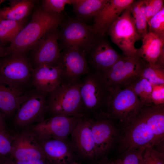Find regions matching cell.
<instances>
[{
    "label": "cell",
    "instance_id": "cell-1",
    "mask_svg": "<svg viewBox=\"0 0 164 164\" xmlns=\"http://www.w3.org/2000/svg\"><path fill=\"white\" fill-rule=\"evenodd\" d=\"M63 20L60 13H52L44 11L40 7L36 9L29 22L25 26L7 47L8 54L24 53L32 49L46 33L58 27Z\"/></svg>",
    "mask_w": 164,
    "mask_h": 164
},
{
    "label": "cell",
    "instance_id": "cell-2",
    "mask_svg": "<svg viewBox=\"0 0 164 164\" xmlns=\"http://www.w3.org/2000/svg\"><path fill=\"white\" fill-rule=\"evenodd\" d=\"M80 80L62 83L48 95V111L52 116H84L80 92Z\"/></svg>",
    "mask_w": 164,
    "mask_h": 164
},
{
    "label": "cell",
    "instance_id": "cell-3",
    "mask_svg": "<svg viewBox=\"0 0 164 164\" xmlns=\"http://www.w3.org/2000/svg\"><path fill=\"white\" fill-rule=\"evenodd\" d=\"M0 59V82L14 89L24 92L31 83L32 68L25 54L11 53Z\"/></svg>",
    "mask_w": 164,
    "mask_h": 164
},
{
    "label": "cell",
    "instance_id": "cell-4",
    "mask_svg": "<svg viewBox=\"0 0 164 164\" xmlns=\"http://www.w3.org/2000/svg\"><path fill=\"white\" fill-rule=\"evenodd\" d=\"M48 95L36 89L25 92L13 119L18 128L25 129L45 119Z\"/></svg>",
    "mask_w": 164,
    "mask_h": 164
},
{
    "label": "cell",
    "instance_id": "cell-5",
    "mask_svg": "<svg viewBox=\"0 0 164 164\" xmlns=\"http://www.w3.org/2000/svg\"><path fill=\"white\" fill-rule=\"evenodd\" d=\"M144 105L131 86L124 89L110 88L105 114L109 118L127 123L138 114Z\"/></svg>",
    "mask_w": 164,
    "mask_h": 164
},
{
    "label": "cell",
    "instance_id": "cell-6",
    "mask_svg": "<svg viewBox=\"0 0 164 164\" xmlns=\"http://www.w3.org/2000/svg\"><path fill=\"white\" fill-rule=\"evenodd\" d=\"M59 40L63 49H77L86 56L96 40L91 26L77 19L63 20L60 24Z\"/></svg>",
    "mask_w": 164,
    "mask_h": 164
},
{
    "label": "cell",
    "instance_id": "cell-7",
    "mask_svg": "<svg viewBox=\"0 0 164 164\" xmlns=\"http://www.w3.org/2000/svg\"><path fill=\"white\" fill-rule=\"evenodd\" d=\"M147 64L139 57L122 55L110 69L102 73L109 88L124 89L140 78L142 70Z\"/></svg>",
    "mask_w": 164,
    "mask_h": 164
},
{
    "label": "cell",
    "instance_id": "cell-8",
    "mask_svg": "<svg viewBox=\"0 0 164 164\" xmlns=\"http://www.w3.org/2000/svg\"><path fill=\"white\" fill-rule=\"evenodd\" d=\"M128 7L111 26L107 33L111 41L122 51L123 55L138 57L135 43L141 39Z\"/></svg>",
    "mask_w": 164,
    "mask_h": 164
},
{
    "label": "cell",
    "instance_id": "cell-9",
    "mask_svg": "<svg viewBox=\"0 0 164 164\" xmlns=\"http://www.w3.org/2000/svg\"><path fill=\"white\" fill-rule=\"evenodd\" d=\"M80 81V92L84 112H94L106 107L110 88L102 73H89Z\"/></svg>",
    "mask_w": 164,
    "mask_h": 164
},
{
    "label": "cell",
    "instance_id": "cell-10",
    "mask_svg": "<svg viewBox=\"0 0 164 164\" xmlns=\"http://www.w3.org/2000/svg\"><path fill=\"white\" fill-rule=\"evenodd\" d=\"M84 117L53 116L26 128L38 142L50 139L66 140Z\"/></svg>",
    "mask_w": 164,
    "mask_h": 164
},
{
    "label": "cell",
    "instance_id": "cell-11",
    "mask_svg": "<svg viewBox=\"0 0 164 164\" xmlns=\"http://www.w3.org/2000/svg\"><path fill=\"white\" fill-rule=\"evenodd\" d=\"M59 63L61 67L62 83L70 84L80 80L81 77L89 73L85 54L73 48L63 49L61 52Z\"/></svg>",
    "mask_w": 164,
    "mask_h": 164
},
{
    "label": "cell",
    "instance_id": "cell-12",
    "mask_svg": "<svg viewBox=\"0 0 164 164\" xmlns=\"http://www.w3.org/2000/svg\"><path fill=\"white\" fill-rule=\"evenodd\" d=\"M10 155L18 161L49 160L38 141L26 128L15 136Z\"/></svg>",
    "mask_w": 164,
    "mask_h": 164
},
{
    "label": "cell",
    "instance_id": "cell-13",
    "mask_svg": "<svg viewBox=\"0 0 164 164\" xmlns=\"http://www.w3.org/2000/svg\"><path fill=\"white\" fill-rule=\"evenodd\" d=\"M58 27L50 31L35 45L32 58L36 67L55 66L59 62L61 52L58 42L59 30Z\"/></svg>",
    "mask_w": 164,
    "mask_h": 164
},
{
    "label": "cell",
    "instance_id": "cell-14",
    "mask_svg": "<svg viewBox=\"0 0 164 164\" xmlns=\"http://www.w3.org/2000/svg\"><path fill=\"white\" fill-rule=\"evenodd\" d=\"M134 0H108L104 6L94 17L91 26L97 38L104 37L112 24Z\"/></svg>",
    "mask_w": 164,
    "mask_h": 164
},
{
    "label": "cell",
    "instance_id": "cell-15",
    "mask_svg": "<svg viewBox=\"0 0 164 164\" xmlns=\"http://www.w3.org/2000/svg\"><path fill=\"white\" fill-rule=\"evenodd\" d=\"M127 123L124 138L125 150L153 147L158 145L154 135L138 114Z\"/></svg>",
    "mask_w": 164,
    "mask_h": 164
},
{
    "label": "cell",
    "instance_id": "cell-16",
    "mask_svg": "<svg viewBox=\"0 0 164 164\" xmlns=\"http://www.w3.org/2000/svg\"><path fill=\"white\" fill-rule=\"evenodd\" d=\"M104 37L98 38L86 55L95 71L103 73L110 69L121 57Z\"/></svg>",
    "mask_w": 164,
    "mask_h": 164
},
{
    "label": "cell",
    "instance_id": "cell-17",
    "mask_svg": "<svg viewBox=\"0 0 164 164\" xmlns=\"http://www.w3.org/2000/svg\"><path fill=\"white\" fill-rule=\"evenodd\" d=\"M108 118L106 115L95 120L90 119L96 158L104 155L110 150L117 137L116 129Z\"/></svg>",
    "mask_w": 164,
    "mask_h": 164
},
{
    "label": "cell",
    "instance_id": "cell-18",
    "mask_svg": "<svg viewBox=\"0 0 164 164\" xmlns=\"http://www.w3.org/2000/svg\"><path fill=\"white\" fill-rule=\"evenodd\" d=\"M63 82L59 63L55 66L43 65L32 68L31 84L37 90L48 94Z\"/></svg>",
    "mask_w": 164,
    "mask_h": 164
},
{
    "label": "cell",
    "instance_id": "cell-19",
    "mask_svg": "<svg viewBox=\"0 0 164 164\" xmlns=\"http://www.w3.org/2000/svg\"><path fill=\"white\" fill-rule=\"evenodd\" d=\"M70 144L73 151L87 158H96L94 143L90 119L84 117L79 121L71 134Z\"/></svg>",
    "mask_w": 164,
    "mask_h": 164
},
{
    "label": "cell",
    "instance_id": "cell-20",
    "mask_svg": "<svg viewBox=\"0 0 164 164\" xmlns=\"http://www.w3.org/2000/svg\"><path fill=\"white\" fill-rule=\"evenodd\" d=\"M137 55L149 65L164 68V39L148 32L142 38Z\"/></svg>",
    "mask_w": 164,
    "mask_h": 164
},
{
    "label": "cell",
    "instance_id": "cell-21",
    "mask_svg": "<svg viewBox=\"0 0 164 164\" xmlns=\"http://www.w3.org/2000/svg\"><path fill=\"white\" fill-rule=\"evenodd\" d=\"M45 155L53 164H70L73 151L66 140L50 139L39 142Z\"/></svg>",
    "mask_w": 164,
    "mask_h": 164
},
{
    "label": "cell",
    "instance_id": "cell-22",
    "mask_svg": "<svg viewBox=\"0 0 164 164\" xmlns=\"http://www.w3.org/2000/svg\"><path fill=\"white\" fill-rule=\"evenodd\" d=\"M138 114L154 135L158 144L164 137V104L144 105Z\"/></svg>",
    "mask_w": 164,
    "mask_h": 164
},
{
    "label": "cell",
    "instance_id": "cell-23",
    "mask_svg": "<svg viewBox=\"0 0 164 164\" xmlns=\"http://www.w3.org/2000/svg\"><path fill=\"white\" fill-rule=\"evenodd\" d=\"M35 2L32 0H11L8 6L0 9V19L18 21L24 20Z\"/></svg>",
    "mask_w": 164,
    "mask_h": 164
},
{
    "label": "cell",
    "instance_id": "cell-24",
    "mask_svg": "<svg viewBox=\"0 0 164 164\" xmlns=\"http://www.w3.org/2000/svg\"><path fill=\"white\" fill-rule=\"evenodd\" d=\"M24 93L0 82V110L7 116L12 115L19 107Z\"/></svg>",
    "mask_w": 164,
    "mask_h": 164
},
{
    "label": "cell",
    "instance_id": "cell-25",
    "mask_svg": "<svg viewBox=\"0 0 164 164\" xmlns=\"http://www.w3.org/2000/svg\"><path fill=\"white\" fill-rule=\"evenodd\" d=\"M108 0H72L71 5L77 19L85 22L91 18L106 5Z\"/></svg>",
    "mask_w": 164,
    "mask_h": 164
},
{
    "label": "cell",
    "instance_id": "cell-26",
    "mask_svg": "<svg viewBox=\"0 0 164 164\" xmlns=\"http://www.w3.org/2000/svg\"><path fill=\"white\" fill-rule=\"evenodd\" d=\"M128 8L134 18L137 31L142 39L148 32L144 0H134Z\"/></svg>",
    "mask_w": 164,
    "mask_h": 164
},
{
    "label": "cell",
    "instance_id": "cell-27",
    "mask_svg": "<svg viewBox=\"0 0 164 164\" xmlns=\"http://www.w3.org/2000/svg\"><path fill=\"white\" fill-rule=\"evenodd\" d=\"M24 21L0 19V43H11L25 26Z\"/></svg>",
    "mask_w": 164,
    "mask_h": 164
},
{
    "label": "cell",
    "instance_id": "cell-28",
    "mask_svg": "<svg viewBox=\"0 0 164 164\" xmlns=\"http://www.w3.org/2000/svg\"><path fill=\"white\" fill-rule=\"evenodd\" d=\"M133 91L144 105L152 104V85L146 79L140 78L131 86Z\"/></svg>",
    "mask_w": 164,
    "mask_h": 164
},
{
    "label": "cell",
    "instance_id": "cell-29",
    "mask_svg": "<svg viewBox=\"0 0 164 164\" xmlns=\"http://www.w3.org/2000/svg\"><path fill=\"white\" fill-rule=\"evenodd\" d=\"M140 78L146 79L152 85L164 84V68L147 64L142 70Z\"/></svg>",
    "mask_w": 164,
    "mask_h": 164
},
{
    "label": "cell",
    "instance_id": "cell-30",
    "mask_svg": "<svg viewBox=\"0 0 164 164\" xmlns=\"http://www.w3.org/2000/svg\"><path fill=\"white\" fill-rule=\"evenodd\" d=\"M148 27V32L164 39V8L151 19Z\"/></svg>",
    "mask_w": 164,
    "mask_h": 164
},
{
    "label": "cell",
    "instance_id": "cell-31",
    "mask_svg": "<svg viewBox=\"0 0 164 164\" xmlns=\"http://www.w3.org/2000/svg\"><path fill=\"white\" fill-rule=\"evenodd\" d=\"M72 0H43L41 8L45 11L52 13H60L66 5H71Z\"/></svg>",
    "mask_w": 164,
    "mask_h": 164
},
{
    "label": "cell",
    "instance_id": "cell-32",
    "mask_svg": "<svg viewBox=\"0 0 164 164\" xmlns=\"http://www.w3.org/2000/svg\"><path fill=\"white\" fill-rule=\"evenodd\" d=\"M145 148L125 150L124 155L120 160L121 164H143V153Z\"/></svg>",
    "mask_w": 164,
    "mask_h": 164
},
{
    "label": "cell",
    "instance_id": "cell-33",
    "mask_svg": "<svg viewBox=\"0 0 164 164\" xmlns=\"http://www.w3.org/2000/svg\"><path fill=\"white\" fill-rule=\"evenodd\" d=\"M14 136L10 135L5 128H0V156L10 155Z\"/></svg>",
    "mask_w": 164,
    "mask_h": 164
},
{
    "label": "cell",
    "instance_id": "cell-34",
    "mask_svg": "<svg viewBox=\"0 0 164 164\" xmlns=\"http://www.w3.org/2000/svg\"><path fill=\"white\" fill-rule=\"evenodd\" d=\"M143 164H164V155L153 147L145 148L143 153Z\"/></svg>",
    "mask_w": 164,
    "mask_h": 164
},
{
    "label": "cell",
    "instance_id": "cell-35",
    "mask_svg": "<svg viewBox=\"0 0 164 164\" xmlns=\"http://www.w3.org/2000/svg\"><path fill=\"white\" fill-rule=\"evenodd\" d=\"M147 24L151 19L164 8L163 0H144Z\"/></svg>",
    "mask_w": 164,
    "mask_h": 164
},
{
    "label": "cell",
    "instance_id": "cell-36",
    "mask_svg": "<svg viewBox=\"0 0 164 164\" xmlns=\"http://www.w3.org/2000/svg\"><path fill=\"white\" fill-rule=\"evenodd\" d=\"M151 101L155 105L164 104V84L152 85Z\"/></svg>",
    "mask_w": 164,
    "mask_h": 164
},
{
    "label": "cell",
    "instance_id": "cell-37",
    "mask_svg": "<svg viewBox=\"0 0 164 164\" xmlns=\"http://www.w3.org/2000/svg\"><path fill=\"white\" fill-rule=\"evenodd\" d=\"M13 160V164H53L49 160H36L28 161H18Z\"/></svg>",
    "mask_w": 164,
    "mask_h": 164
},
{
    "label": "cell",
    "instance_id": "cell-38",
    "mask_svg": "<svg viewBox=\"0 0 164 164\" xmlns=\"http://www.w3.org/2000/svg\"><path fill=\"white\" fill-rule=\"evenodd\" d=\"M0 164H13L12 159L8 156H0Z\"/></svg>",
    "mask_w": 164,
    "mask_h": 164
},
{
    "label": "cell",
    "instance_id": "cell-39",
    "mask_svg": "<svg viewBox=\"0 0 164 164\" xmlns=\"http://www.w3.org/2000/svg\"><path fill=\"white\" fill-rule=\"evenodd\" d=\"M7 47L0 43V59L7 55Z\"/></svg>",
    "mask_w": 164,
    "mask_h": 164
},
{
    "label": "cell",
    "instance_id": "cell-40",
    "mask_svg": "<svg viewBox=\"0 0 164 164\" xmlns=\"http://www.w3.org/2000/svg\"><path fill=\"white\" fill-rule=\"evenodd\" d=\"M3 118L0 113V128H5Z\"/></svg>",
    "mask_w": 164,
    "mask_h": 164
},
{
    "label": "cell",
    "instance_id": "cell-41",
    "mask_svg": "<svg viewBox=\"0 0 164 164\" xmlns=\"http://www.w3.org/2000/svg\"><path fill=\"white\" fill-rule=\"evenodd\" d=\"M111 164H121L120 160H118L115 162H111Z\"/></svg>",
    "mask_w": 164,
    "mask_h": 164
},
{
    "label": "cell",
    "instance_id": "cell-42",
    "mask_svg": "<svg viewBox=\"0 0 164 164\" xmlns=\"http://www.w3.org/2000/svg\"><path fill=\"white\" fill-rule=\"evenodd\" d=\"M70 164H80L79 163H77V162H74L73 163H72Z\"/></svg>",
    "mask_w": 164,
    "mask_h": 164
},
{
    "label": "cell",
    "instance_id": "cell-43",
    "mask_svg": "<svg viewBox=\"0 0 164 164\" xmlns=\"http://www.w3.org/2000/svg\"><path fill=\"white\" fill-rule=\"evenodd\" d=\"M4 1L3 0H0V5L1 3Z\"/></svg>",
    "mask_w": 164,
    "mask_h": 164
},
{
    "label": "cell",
    "instance_id": "cell-44",
    "mask_svg": "<svg viewBox=\"0 0 164 164\" xmlns=\"http://www.w3.org/2000/svg\"><path fill=\"white\" fill-rule=\"evenodd\" d=\"M111 164V163H105V164Z\"/></svg>",
    "mask_w": 164,
    "mask_h": 164
}]
</instances>
